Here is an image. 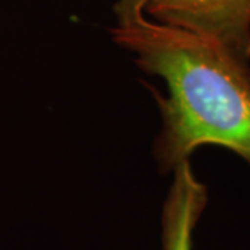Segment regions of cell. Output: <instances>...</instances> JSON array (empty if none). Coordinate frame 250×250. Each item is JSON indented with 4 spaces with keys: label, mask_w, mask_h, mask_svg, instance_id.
I'll return each mask as SVG.
<instances>
[{
    "label": "cell",
    "mask_w": 250,
    "mask_h": 250,
    "mask_svg": "<svg viewBox=\"0 0 250 250\" xmlns=\"http://www.w3.org/2000/svg\"><path fill=\"white\" fill-rule=\"evenodd\" d=\"M146 1L147 0H118L114 7L117 22L128 21V20L146 14L145 13Z\"/></svg>",
    "instance_id": "277c9868"
},
{
    "label": "cell",
    "mask_w": 250,
    "mask_h": 250,
    "mask_svg": "<svg viewBox=\"0 0 250 250\" xmlns=\"http://www.w3.org/2000/svg\"><path fill=\"white\" fill-rule=\"evenodd\" d=\"M172 172L161 213V250H192L193 233L207 206V188L196 178L189 161Z\"/></svg>",
    "instance_id": "3957f363"
},
{
    "label": "cell",
    "mask_w": 250,
    "mask_h": 250,
    "mask_svg": "<svg viewBox=\"0 0 250 250\" xmlns=\"http://www.w3.org/2000/svg\"><path fill=\"white\" fill-rule=\"evenodd\" d=\"M157 22L213 39L250 62V0H147Z\"/></svg>",
    "instance_id": "7a4b0ae2"
},
{
    "label": "cell",
    "mask_w": 250,
    "mask_h": 250,
    "mask_svg": "<svg viewBox=\"0 0 250 250\" xmlns=\"http://www.w3.org/2000/svg\"><path fill=\"white\" fill-rule=\"evenodd\" d=\"M111 36L167 86L166 96L156 93L161 131L154 154L161 170L174 171L205 145L228 149L250 166L249 62L213 39L145 14L117 22Z\"/></svg>",
    "instance_id": "6da1fadb"
}]
</instances>
